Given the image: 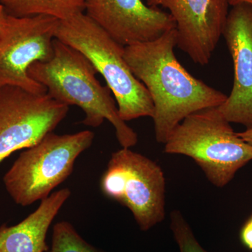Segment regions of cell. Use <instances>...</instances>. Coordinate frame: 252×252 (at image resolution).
I'll use <instances>...</instances> for the list:
<instances>
[{
  "label": "cell",
  "instance_id": "ac0fdd59",
  "mask_svg": "<svg viewBox=\"0 0 252 252\" xmlns=\"http://www.w3.org/2000/svg\"><path fill=\"white\" fill-rule=\"evenodd\" d=\"M230 6H233L238 4H248L252 5V0H228Z\"/></svg>",
  "mask_w": 252,
  "mask_h": 252
},
{
  "label": "cell",
  "instance_id": "e0dca14e",
  "mask_svg": "<svg viewBox=\"0 0 252 252\" xmlns=\"http://www.w3.org/2000/svg\"><path fill=\"white\" fill-rule=\"evenodd\" d=\"M238 135L245 142L252 144V128L246 129L241 132H238Z\"/></svg>",
  "mask_w": 252,
  "mask_h": 252
},
{
  "label": "cell",
  "instance_id": "30bf717a",
  "mask_svg": "<svg viewBox=\"0 0 252 252\" xmlns=\"http://www.w3.org/2000/svg\"><path fill=\"white\" fill-rule=\"evenodd\" d=\"M84 13L124 47L155 40L176 28L169 13L142 0H85Z\"/></svg>",
  "mask_w": 252,
  "mask_h": 252
},
{
  "label": "cell",
  "instance_id": "7a4b0ae2",
  "mask_svg": "<svg viewBox=\"0 0 252 252\" xmlns=\"http://www.w3.org/2000/svg\"><path fill=\"white\" fill-rule=\"evenodd\" d=\"M54 50L51 60L32 64L28 70L29 77L44 86L54 100L82 109L85 113L84 125L97 127L107 120L114 126L122 147L136 145L137 133L121 119L112 91L108 86L101 85L90 61L57 39L54 41Z\"/></svg>",
  "mask_w": 252,
  "mask_h": 252
},
{
  "label": "cell",
  "instance_id": "3957f363",
  "mask_svg": "<svg viewBox=\"0 0 252 252\" xmlns=\"http://www.w3.org/2000/svg\"><path fill=\"white\" fill-rule=\"evenodd\" d=\"M56 39L84 55L104 78L125 122L153 118L154 107L147 88L132 74L124 47L85 13L60 21Z\"/></svg>",
  "mask_w": 252,
  "mask_h": 252
},
{
  "label": "cell",
  "instance_id": "ba28073f",
  "mask_svg": "<svg viewBox=\"0 0 252 252\" xmlns=\"http://www.w3.org/2000/svg\"><path fill=\"white\" fill-rule=\"evenodd\" d=\"M68 112V106L47 94H32L13 86L0 89V164L53 132Z\"/></svg>",
  "mask_w": 252,
  "mask_h": 252
},
{
  "label": "cell",
  "instance_id": "9a60e30c",
  "mask_svg": "<svg viewBox=\"0 0 252 252\" xmlns=\"http://www.w3.org/2000/svg\"><path fill=\"white\" fill-rule=\"evenodd\" d=\"M170 229L180 252H209L199 243L190 225L179 210L170 214Z\"/></svg>",
  "mask_w": 252,
  "mask_h": 252
},
{
  "label": "cell",
  "instance_id": "7c38bea8",
  "mask_svg": "<svg viewBox=\"0 0 252 252\" xmlns=\"http://www.w3.org/2000/svg\"><path fill=\"white\" fill-rule=\"evenodd\" d=\"M70 195L68 188L53 192L22 221L11 226L1 225L0 252H47L48 230Z\"/></svg>",
  "mask_w": 252,
  "mask_h": 252
},
{
  "label": "cell",
  "instance_id": "4fadbf2b",
  "mask_svg": "<svg viewBox=\"0 0 252 252\" xmlns=\"http://www.w3.org/2000/svg\"><path fill=\"white\" fill-rule=\"evenodd\" d=\"M0 6L16 17L45 15L63 21L84 12L85 0H0Z\"/></svg>",
  "mask_w": 252,
  "mask_h": 252
},
{
  "label": "cell",
  "instance_id": "8fae6325",
  "mask_svg": "<svg viewBox=\"0 0 252 252\" xmlns=\"http://www.w3.org/2000/svg\"><path fill=\"white\" fill-rule=\"evenodd\" d=\"M222 36L233 60L234 80L219 109L230 124L252 128V5L232 6Z\"/></svg>",
  "mask_w": 252,
  "mask_h": 252
},
{
  "label": "cell",
  "instance_id": "6da1fadb",
  "mask_svg": "<svg viewBox=\"0 0 252 252\" xmlns=\"http://www.w3.org/2000/svg\"><path fill=\"white\" fill-rule=\"evenodd\" d=\"M175 28L153 41L124 47V59L153 102L156 140L165 144L185 118L220 107L228 95L196 79L179 62Z\"/></svg>",
  "mask_w": 252,
  "mask_h": 252
},
{
  "label": "cell",
  "instance_id": "9c48e42d",
  "mask_svg": "<svg viewBox=\"0 0 252 252\" xmlns=\"http://www.w3.org/2000/svg\"><path fill=\"white\" fill-rule=\"evenodd\" d=\"M147 5L168 9L176 25L177 47L195 64L210 63L229 12L228 0H147Z\"/></svg>",
  "mask_w": 252,
  "mask_h": 252
},
{
  "label": "cell",
  "instance_id": "5b68a950",
  "mask_svg": "<svg viewBox=\"0 0 252 252\" xmlns=\"http://www.w3.org/2000/svg\"><path fill=\"white\" fill-rule=\"evenodd\" d=\"M94 137L91 130L50 132L20 154L3 178L6 191L23 207L47 198L71 175L77 158L91 147Z\"/></svg>",
  "mask_w": 252,
  "mask_h": 252
},
{
  "label": "cell",
  "instance_id": "d6986e66",
  "mask_svg": "<svg viewBox=\"0 0 252 252\" xmlns=\"http://www.w3.org/2000/svg\"><path fill=\"white\" fill-rule=\"evenodd\" d=\"M4 11V9H3L2 6H0V14L2 13V11Z\"/></svg>",
  "mask_w": 252,
  "mask_h": 252
},
{
  "label": "cell",
  "instance_id": "52a82bcc",
  "mask_svg": "<svg viewBox=\"0 0 252 252\" xmlns=\"http://www.w3.org/2000/svg\"><path fill=\"white\" fill-rule=\"evenodd\" d=\"M60 20L39 15L16 17L0 14V89L13 86L36 94H46L41 84L28 75L33 63L54 56V41Z\"/></svg>",
  "mask_w": 252,
  "mask_h": 252
},
{
  "label": "cell",
  "instance_id": "2e32d148",
  "mask_svg": "<svg viewBox=\"0 0 252 252\" xmlns=\"http://www.w3.org/2000/svg\"><path fill=\"white\" fill-rule=\"evenodd\" d=\"M240 239L244 246L252 251V215L242 226Z\"/></svg>",
  "mask_w": 252,
  "mask_h": 252
},
{
  "label": "cell",
  "instance_id": "5bb4252c",
  "mask_svg": "<svg viewBox=\"0 0 252 252\" xmlns=\"http://www.w3.org/2000/svg\"><path fill=\"white\" fill-rule=\"evenodd\" d=\"M46 252H104L84 240L67 220L54 225L51 248Z\"/></svg>",
  "mask_w": 252,
  "mask_h": 252
},
{
  "label": "cell",
  "instance_id": "8992f818",
  "mask_svg": "<svg viewBox=\"0 0 252 252\" xmlns=\"http://www.w3.org/2000/svg\"><path fill=\"white\" fill-rule=\"evenodd\" d=\"M99 189L104 196L128 209L142 231L165 219L164 172L157 162L130 148L112 154Z\"/></svg>",
  "mask_w": 252,
  "mask_h": 252
},
{
  "label": "cell",
  "instance_id": "277c9868",
  "mask_svg": "<svg viewBox=\"0 0 252 252\" xmlns=\"http://www.w3.org/2000/svg\"><path fill=\"white\" fill-rule=\"evenodd\" d=\"M165 153L191 158L210 183L222 188L252 160V144L233 130L219 107L185 118L165 144Z\"/></svg>",
  "mask_w": 252,
  "mask_h": 252
}]
</instances>
